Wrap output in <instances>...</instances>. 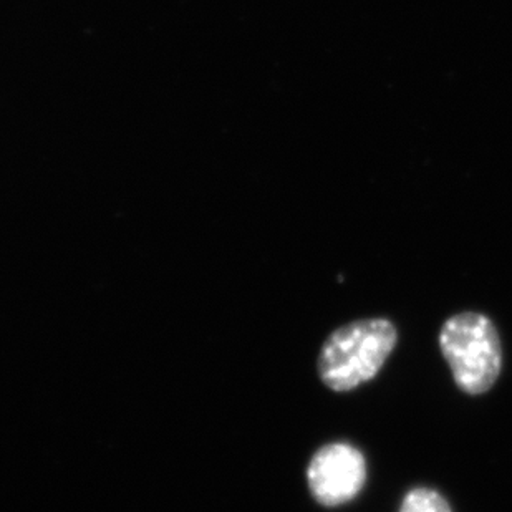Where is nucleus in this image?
Wrapping results in <instances>:
<instances>
[{
    "label": "nucleus",
    "instance_id": "2",
    "mask_svg": "<svg viewBox=\"0 0 512 512\" xmlns=\"http://www.w3.org/2000/svg\"><path fill=\"white\" fill-rule=\"evenodd\" d=\"M440 347L464 393L483 395L493 388L503 367V350L498 330L486 315L466 312L446 320Z\"/></svg>",
    "mask_w": 512,
    "mask_h": 512
},
{
    "label": "nucleus",
    "instance_id": "1",
    "mask_svg": "<svg viewBox=\"0 0 512 512\" xmlns=\"http://www.w3.org/2000/svg\"><path fill=\"white\" fill-rule=\"evenodd\" d=\"M390 320H358L330 335L320 350L319 375L334 392H350L370 382L397 345Z\"/></svg>",
    "mask_w": 512,
    "mask_h": 512
},
{
    "label": "nucleus",
    "instance_id": "3",
    "mask_svg": "<svg viewBox=\"0 0 512 512\" xmlns=\"http://www.w3.org/2000/svg\"><path fill=\"white\" fill-rule=\"evenodd\" d=\"M310 493L317 503L335 508L350 503L367 481V464L362 453L347 443L320 448L307 469Z\"/></svg>",
    "mask_w": 512,
    "mask_h": 512
},
{
    "label": "nucleus",
    "instance_id": "4",
    "mask_svg": "<svg viewBox=\"0 0 512 512\" xmlns=\"http://www.w3.org/2000/svg\"><path fill=\"white\" fill-rule=\"evenodd\" d=\"M400 512H451L450 504L433 489L416 488L406 494Z\"/></svg>",
    "mask_w": 512,
    "mask_h": 512
}]
</instances>
